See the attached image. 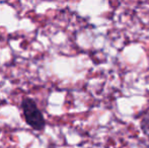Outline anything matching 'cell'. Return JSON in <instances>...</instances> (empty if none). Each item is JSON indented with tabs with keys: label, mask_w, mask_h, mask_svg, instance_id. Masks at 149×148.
<instances>
[{
	"label": "cell",
	"mask_w": 149,
	"mask_h": 148,
	"mask_svg": "<svg viewBox=\"0 0 149 148\" xmlns=\"http://www.w3.org/2000/svg\"><path fill=\"white\" fill-rule=\"evenodd\" d=\"M22 111H24V118L29 125L33 129L37 131H41L45 128V118L42 112L37 107L36 103L31 99L26 97L22 101Z\"/></svg>",
	"instance_id": "6da1fadb"
},
{
	"label": "cell",
	"mask_w": 149,
	"mask_h": 148,
	"mask_svg": "<svg viewBox=\"0 0 149 148\" xmlns=\"http://www.w3.org/2000/svg\"><path fill=\"white\" fill-rule=\"evenodd\" d=\"M140 126H141L142 132L149 138V112L146 113L143 116L141 123H140Z\"/></svg>",
	"instance_id": "7a4b0ae2"
}]
</instances>
